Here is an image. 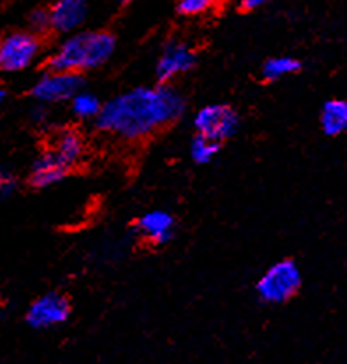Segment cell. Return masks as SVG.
<instances>
[{
  "label": "cell",
  "instance_id": "1",
  "mask_svg": "<svg viewBox=\"0 0 347 364\" xmlns=\"http://www.w3.org/2000/svg\"><path fill=\"white\" fill-rule=\"evenodd\" d=\"M185 111V99L171 83L136 87L103 104L95 127L125 141H138L175 124Z\"/></svg>",
  "mask_w": 347,
  "mask_h": 364
},
{
  "label": "cell",
  "instance_id": "2",
  "mask_svg": "<svg viewBox=\"0 0 347 364\" xmlns=\"http://www.w3.org/2000/svg\"><path fill=\"white\" fill-rule=\"evenodd\" d=\"M117 39L108 31H85L66 36L48 58L51 70L87 73L99 69L113 57Z\"/></svg>",
  "mask_w": 347,
  "mask_h": 364
},
{
  "label": "cell",
  "instance_id": "3",
  "mask_svg": "<svg viewBox=\"0 0 347 364\" xmlns=\"http://www.w3.org/2000/svg\"><path fill=\"white\" fill-rule=\"evenodd\" d=\"M301 271L296 262L279 261L259 277L256 284L257 298L268 304H282L300 291Z\"/></svg>",
  "mask_w": 347,
  "mask_h": 364
},
{
  "label": "cell",
  "instance_id": "4",
  "mask_svg": "<svg viewBox=\"0 0 347 364\" xmlns=\"http://www.w3.org/2000/svg\"><path fill=\"white\" fill-rule=\"evenodd\" d=\"M43 44L33 32H11L0 39V70L21 73L36 64Z\"/></svg>",
  "mask_w": 347,
  "mask_h": 364
},
{
  "label": "cell",
  "instance_id": "5",
  "mask_svg": "<svg viewBox=\"0 0 347 364\" xmlns=\"http://www.w3.org/2000/svg\"><path fill=\"white\" fill-rule=\"evenodd\" d=\"M194 131L217 143L231 139L240 129V117L229 104H207L194 114Z\"/></svg>",
  "mask_w": 347,
  "mask_h": 364
},
{
  "label": "cell",
  "instance_id": "6",
  "mask_svg": "<svg viewBox=\"0 0 347 364\" xmlns=\"http://www.w3.org/2000/svg\"><path fill=\"white\" fill-rule=\"evenodd\" d=\"M85 80L80 73H66V70H51L43 74L32 87V97L39 104H62L71 102V99L83 90Z\"/></svg>",
  "mask_w": 347,
  "mask_h": 364
},
{
  "label": "cell",
  "instance_id": "7",
  "mask_svg": "<svg viewBox=\"0 0 347 364\" xmlns=\"http://www.w3.org/2000/svg\"><path fill=\"white\" fill-rule=\"evenodd\" d=\"M196 65V51L184 41H167L155 64L159 83H171Z\"/></svg>",
  "mask_w": 347,
  "mask_h": 364
},
{
  "label": "cell",
  "instance_id": "8",
  "mask_svg": "<svg viewBox=\"0 0 347 364\" xmlns=\"http://www.w3.org/2000/svg\"><path fill=\"white\" fill-rule=\"evenodd\" d=\"M69 315V299L61 292H48L29 306L27 322L33 329H51L62 326Z\"/></svg>",
  "mask_w": 347,
  "mask_h": 364
},
{
  "label": "cell",
  "instance_id": "9",
  "mask_svg": "<svg viewBox=\"0 0 347 364\" xmlns=\"http://www.w3.org/2000/svg\"><path fill=\"white\" fill-rule=\"evenodd\" d=\"M48 11H50L51 31L62 36H71L80 32L81 27L87 23L90 4L88 0H55Z\"/></svg>",
  "mask_w": 347,
  "mask_h": 364
},
{
  "label": "cell",
  "instance_id": "10",
  "mask_svg": "<svg viewBox=\"0 0 347 364\" xmlns=\"http://www.w3.org/2000/svg\"><path fill=\"white\" fill-rule=\"evenodd\" d=\"M138 232L148 241V243L160 247L173 240L175 236V218L166 210H152L141 215L138 220Z\"/></svg>",
  "mask_w": 347,
  "mask_h": 364
},
{
  "label": "cell",
  "instance_id": "11",
  "mask_svg": "<svg viewBox=\"0 0 347 364\" xmlns=\"http://www.w3.org/2000/svg\"><path fill=\"white\" fill-rule=\"evenodd\" d=\"M71 167L55 154L53 150H46L33 161L31 169V183L36 188H48L51 185L61 183L67 176Z\"/></svg>",
  "mask_w": 347,
  "mask_h": 364
},
{
  "label": "cell",
  "instance_id": "12",
  "mask_svg": "<svg viewBox=\"0 0 347 364\" xmlns=\"http://www.w3.org/2000/svg\"><path fill=\"white\" fill-rule=\"evenodd\" d=\"M319 124L326 136H341L347 131V99H330L323 104Z\"/></svg>",
  "mask_w": 347,
  "mask_h": 364
},
{
  "label": "cell",
  "instance_id": "13",
  "mask_svg": "<svg viewBox=\"0 0 347 364\" xmlns=\"http://www.w3.org/2000/svg\"><path fill=\"white\" fill-rule=\"evenodd\" d=\"M51 150H53L67 166L73 167L83 159L85 141L76 131L66 129V131H62L57 137H55V143L53 146H51Z\"/></svg>",
  "mask_w": 347,
  "mask_h": 364
},
{
  "label": "cell",
  "instance_id": "14",
  "mask_svg": "<svg viewBox=\"0 0 347 364\" xmlns=\"http://www.w3.org/2000/svg\"><path fill=\"white\" fill-rule=\"evenodd\" d=\"M103 104L99 97L87 90H81L71 99V111L76 118L80 120H94L99 117L100 109H103Z\"/></svg>",
  "mask_w": 347,
  "mask_h": 364
},
{
  "label": "cell",
  "instance_id": "15",
  "mask_svg": "<svg viewBox=\"0 0 347 364\" xmlns=\"http://www.w3.org/2000/svg\"><path fill=\"white\" fill-rule=\"evenodd\" d=\"M301 69V64L298 58L294 57H274L268 58L263 64V77L266 81H279L282 77L291 76V74L298 73Z\"/></svg>",
  "mask_w": 347,
  "mask_h": 364
},
{
  "label": "cell",
  "instance_id": "16",
  "mask_svg": "<svg viewBox=\"0 0 347 364\" xmlns=\"http://www.w3.org/2000/svg\"><path fill=\"white\" fill-rule=\"evenodd\" d=\"M219 151H221V143L208 139V137L204 136H200V134H196V136L192 137V141H190L189 154L190 159H192L197 166L210 164V162L217 157Z\"/></svg>",
  "mask_w": 347,
  "mask_h": 364
},
{
  "label": "cell",
  "instance_id": "17",
  "mask_svg": "<svg viewBox=\"0 0 347 364\" xmlns=\"http://www.w3.org/2000/svg\"><path fill=\"white\" fill-rule=\"evenodd\" d=\"M217 2L219 0H178V11L185 16H197L210 11Z\"/></svg>",
  "mask_w": 347,
  "mask_h": 364
},
{
  "label": "cell",
  "instance_id": "18",
  "mask_svg": "<svg viewBox=\"0 0 347 364\" xmlns=\"http://www.w3.org/2000/svg\"><path fill=\"white\" fill-rule=\"evenodd\" d=\"M29 25H31V32L33 33H44L51 31L50 11L48 9L32 11L31 16H29Z\"/></svg>",
  "mask_w": 347,
  "mask_h": 364
},
{
  "label": "cell",
  "instance_id": "19",
  "mask_svg": "<svg viewBox=\"0 0 347 364\" xmlns=\"http://www.w3.org/2000/svg\"><path fill=\"white\" fill-rule=\"evenodd\" d=\"M18 181L14 174L7 169H0V200L11 198L16 192Z\"/></svg>",
  "mask_w": 347,
  "mask_h": 364
},
{
  "label": "cell",
  "instance_id": "20",
  "mask_svg": "<svg viewBox=\"0 0 347 364\" xmlns=\"http://www.w3.org/2000/svg\"><path fill=\"white\" fill-rule=\"evenodd\" d=\"M32 118H33V122H37V124H44V122L48 120L46 104H39V106H37V107H33V109H32Z\"/></svg>",
  "mask_w": 347,
  "mask_h": 364
},
{
  "label": "cell",
  "instance_id": "21",
  "mask_svg": "<svg viewBox=\"0 0 347 364\" xmlns=\"http://www.w3.org/2000/svg\"><path fill=\"white\" fill-rule=\"evenodd\" d=\"M268 0H240V7L244 11H254V9H259L266 4Z\"/></svg>",
  "mask_w": 347,
  "mask_h": 364
},
{
  "label": "cell",
  "instance_id": "22",
  "mask_svg": "<svg viewBox=\"0 0 347 364\" xmlns=\"http://www.w3.org/2000/svg\"><path fill=\"white\" fill-rule=\"evenodd\" d=\"M4 100H6V90H4V88L0 87V104H2Z\"/></svg>",
  "mask_w": 347,
  "mask_h": 364
},
{
  "label": "cell",
  "instance_id": "23",
  "mask_svg": "<svg viewBox=\"0 0 347 364\" xmlns=\"http://www.w3.org/2000/svg\"><path fill=\"white\" fill-rule=\"evenodd\" d=\"M122 4H130V2H134V0H120Z\"/></svg>",
  "mask_w": 347,
  "mask_h": 364
}]
</instances>
